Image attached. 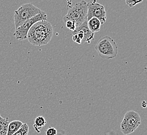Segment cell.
Here are the masks:
<instances>
[{
	"label": "cell",
	"mask_w": 147,
	"mask_h": 135,
	"mask_svg": "<svg viewBox=\"0 0 147 135\" xmlns=\"http://www.w3.org/2000/svg\"><path fill=\"white\" fill-rule=\"evenodd\" d=\"M53 35V28L47 20H41L35 23L29 29L27 39L34 46H41L48 44Z\"/></svg>",
	"instance_id": "obj_1"
},
{
	"label": "cell",
	"mask_w": 147,
	"mask_h": 135,
	"mask_svg": "<svg viewBox=\"0 0 147 135\" xmlns=\"http://www.w3.org/2000/svg\"><path fill=\"white\" fill-rule=\"evenodd\" d=\"M94 48L102 59L110 60L115 58L118 53V46L110 37L104 36L99 39Z\"/></svg>",
	"instance_id": "obj_2"
},
{
	"label": "cell",
	"mask_w": 147,
	"mask_h": 135,
	"mask_svg": "<svg viewBox=\"0 0 147 135\" xmlns=\"http://www.w3.org/2000/svg\"><path fill=\"white\" fill-rule=\"evenodd\" d=\"M87 3L85 0H82L71 7L63 19L65 23L67 20L73 21L77 28L87 19Z\"/></svg>",
	"instance_id": "obj_3"
},
{
	"label": "cell",
	"mask_w": 147,
	"mask_h": 135,
	"mask_svg": "<svg viewBox=\"0 0 147 135\" xmlns=\"http://www.w3.org/2000/svg\"><path fill=\"white\" fill-rule=\"evenodd\" d=\"M42 11L32 3H26L21 6L16 11L14 15L15 29L18 28L27 20L39 14Z\"/></svg>",
	"instance_id": "obj_4"
},
{
	"label": "cell",
	"mask_w": 147,
	"mask_h": 135,
	"mask_svg": "<svg viewBox=\"0 0 147 135\" xmlns=\"http://www.w3.org/2000/svg\"><path fill=\"white\" fill-rule=\"evenodd\" d=\"M138 113L130 110L125 113L121 123V130L125 135H129L134 132L142 122Z\"/></svg>",
	"instance_id": "obj_5"
},
{
	"label": "cell",
	"mask_w": 147,
	"mask_h": 135,
	"mask_svg": "<svg viewBox=\"0 0 147 135\" xmlns=\"http://www.w3.org/2000/svg\"><path fill=\"white\" fill-rule=\"evenodd\" d=\"M47 15L44 11H41L39 14L27 20L22 25L17 28L15 31L14 36L16 39L19 41H23L27 39V34L29 29L34 23L39 21L47 20Z\"/></svg>",
	"instance_id": "obj_6"
},
{
	"label": "cell",
	"mask_w": 147,
	"mask_h": 135,
	"mask_svg": "<svg viewBox=\"0 0 147 135\" xmlns=\"http://www.w3.org/2000/svg\"><path fill=\"white\" fill-rule=\"evenodd\" d=\"M73 32L72 39L74 42L79 44L86 42L90 43L91 41L94 39V33L92 32L88 28L87 19L81 25L77 27Z\"/></svg>",
	"instance_id": "obj_7"
},
{
	"label": "cell",
	"mask_w": 147,
	"mask_h": 135,
	"mask_svg": "<svg viewBox=\"0 0 147 135\" xmlns=\"http://www.w3.org/2000/svg\"><path fill=\"white\" fill-rule=\"evenodd\" d=\"M87 20L92 17H96L100 21L101 25L107 20V13L105 6L98 3L96 0H93L87 3Z\"/></svg>",
	"instance_id": "obj_8"
},
{
	"label": "cell",
	"mask_w": 147,
	"mask_h": 135,
	"mask_svg": "<svg viewBox=\"0 0 147 135\" xmlns=\"http://www.w3.org/2000/svg\"><path fill=\"white\" fill-rule=\"evenodd\" d=\"M87 24L88 28L93 33L98 32L101 29V23L96 17H92L87 20Z\"/></svg>",
	"instance_id": "obj_9"
},
{
	"label": "cell",
	"mask_w": 147,
	"mask_h": 135,
	"mask_svg": "<svg viewBox=\"0 0 147 135\" xmlns=\"http://www.w3.org/2000/svg\"><path fill=\"white\" fill-rule=\"evenodd\" d=\"M23 124V123L18 120H14L9 122L7 135H13L15 132L20 129Z\"/></svg>",
	"instance_id": "obj_10"
},
{
	"label": "cell",
	"mask_w": 147,
	"mask_h": 135,
	"mask_svg": "<svg viewBox=\"0 0 147 135\" xmlns=\"http://www.w3.org/2000/svg\"><path fill=\"white\" fill-rule=\"evenodd\" d=\"M47 123V122L45 118L42 116H38L34 120V124L33 127L37 133L39 134L41 132L40 129L45 126Z\"/></svg>",
	"instance_id": "obj_11"
},
{
	"label": "cell",
	"mask_w": 147,
	"mask_h": 135,
	"mask_svg": "<svg viewBox=\"0 0 147 135\" xmlns=\"http://www.w3.org/2000/svg\"><path fill=\"white\" fill-rule=\"evenodd\" d=\"M9 122V118H3L0 115V135H7Z\"/></svg>",
	"instance_id": "obj_12"
},
{
	"label": "cell",
	"mask_w": 147,
	"mask_h": 135,
	"mask_svg": "<svg viewBox=\"0 0 147 135\" xmlns=\"http://www.w3.org/2000/svg\"><path fill=\"white\" fill-rule=\"evenodd\" d=\"M29 130V129L28 124L27 123H23L20 129L12 135H28Z\"/></svg>",
	"instance_id": "obj_13"
},
{
	"label": "cell",
	"mask_w": 147,
	"mask_h": 135,
	"mask_svg": "<svg viewBox=\"0 0 147 135\" xmlns=\"http://www.w3.org/2000/svg\"><path fill=\"white\" fill-rule=\"evenodd\" d=\"M144 0H125V3L130 7H133L139 3H142Z\"/></svg>",
	"instance_id": "obj_14"
},
{
	"label": "cell",
	"mask_w": 147,
	"mask_h": 135,
	"mask_svg": "<svg viewBox=\"0 0 147 135\" xmlns=\"http://www.w3.org/2000/svg\"><path fill=\"white\" fill-rule=\"evenodd\" d=\"M66 25L67 28L69 29L70 30L74 31L76 28V25L75 22L71 20H67L66 22Z\"/></svg>",
	"instance_id": "obj_15"
},
{
	"label": "cell",
	"mask_w": 147,
	"mask_h": 135,
	"mask_svg": "<svg viewBox=\"0 0 147 135\" xmlns=\"http://www.w3.org/2000/svg\"><path fill=\"white\" fill-rule=\"evenodd\" d=\"M46 135H57V130L54 127H49L45 131Z\"/></svg>",
	"instance_id": "obj_16"
},
{
	"label": "cell",
	"mask_w": 147,
	"mask_h": 135,
	"mask_svg": "<svg viewBox=\"0 0 147 135\" xmlns=\"http://www.w3.org/2000/svg\"><path fill=\"white\" fill-rule=\"evenodd\" d=\"M142 107L144 108H146V107H147V103H146V101H143L142 102Z\"/></svg>",
	"instance_id": "obj_17"
}]
</instances>
